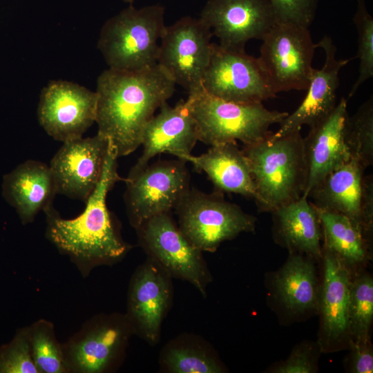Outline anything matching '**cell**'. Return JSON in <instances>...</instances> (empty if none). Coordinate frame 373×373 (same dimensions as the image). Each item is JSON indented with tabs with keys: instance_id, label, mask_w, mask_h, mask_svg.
<instances>
[{
	"instance_id": "1",
	"label": "cell",
	"mask_w": 373,
	"mask_h": 373,
	"mask_svg": "<svg viewBox=\"0 0 373 373\" xmlns=\"http://www.w3.org/2000/svg\"><path fill=\"white\" fill-rule=\"evenodd\" d=\"M175 83L157 64L137 71L109 68L97 80L95 122L117 157L141 145L144 128L155 111L171 97Z\"/></svg>"
},
{
	"instance_id": "2",
	"label": "cell",
	"mask_w": 373,
	"mask_h": 373,
	"mask_svg": "<svg viewBox=\"0 0 373 373\" xmlns=\"http://www.w3.org/2000/svg\"><path fill=\"white\" fill-rule=\"evenodd\" d=\"M117 157L110 143L100 180L78 216L62 218L52 206L44 211L46 238L69 257L84 277L96 267L120 262L132 248L122 238L106 206L108 191L122 180Z\"/></svg>"
},
{
	"instance_id": "3",
	"label": "cell",
	"mask_w": 373,
	"mask_h": 373,
	"mask_svg": "<svg viewBox=\"0 0 373 373\" xmlns=\"http://www.w3.org/2000/svg\"><path fill=\"white\" fill-rule=\"evenodd\" d=\"M273 133L242 149L255 184L258 209L271 213L303 195L308 173L300 129L278 137Z\"/></svg>"
},
{
	"instance_id": "4",
	"label": "cell",
	"mask_w": 373,
	"mask_h": 373,
	"mask_svg": "<svg viewBox=\"0 0 373 373\" xmlns=\"http://www.w3.org/2000/svg\"><path fill=\"white\" fill-rule=\"evenodd\" d=\"M188 93L185 102L195 122L198 141L210 146L237 141L244 145L256 143L270 135V126L289 114L270 111L262 103L224 100L208 94L202 85Z\"/></svg>"
},
{
	"instance_id": "5",
	"label": "cell",
	"mask_w": 373,
	"mask_h": 373,
	"mask_svg": "<svg viewBox=\"0 0 373 373\" xmlns=\"http://www.w3.org/2000/svg\"><path fill=\"white\" fill-rule=\"evenodd\" d=\"M163 6L131 4L103 25L97 43L109 68L137 71L157 64L165 28Z\"/></svg>"
},
{
	"instance_id": "6",
	"label": "cell",
	"mask_w": 373,
	"mask_h": 373,
	"mask_svg": "<svg viewBox=\"0 0 373 373\" xmlns=\"http://www.w3.org/2000/svg\"><path fill=\"white\" fill-rule=\"evenodd\" d=\"M133 329L125 314H99L62 343L68 373H111L122 365Z\"/></svg>"
},
{
	"instance_id": "7",
	"label": "cell",
	"mask_w": 373,
	"mask_h": 373,
	"mask_svg": "<svg viewBox=\"0 0 373 373\" xmlns=\"http://www.w3.org/2000/svg\"><path fill=\"white\" fill-rule=\"evenodd\" d=\"M182 232L201 251L214 252L222 242L242 232H254L256 218L222 194L189 189L175 209Z\"/></svg>"
},
{
	"instance_id": "8",
	"label": "cell",
	"mask_w": 373,
	"mask_h": 373,
	"mask_svg": "<svg viewBox=\"0 0 373 373\" xmlns=\"http://www.w3.org/2000/svg\"><path fill=\"white\" fill-rule=\"evenodd\" d=\"M147 257L172 278L193 285L205 297L212 276L202 251L187 239L171 213L153 216L135 229Z\"/></svg>"
},
{
	"instance_id": "9",
	"label": "cell",
	"mask_w": 373,
	"mask_h": 373,
	"mask_svg": "<svg viewBox=\"0 0 373 373\" xmlns=\"http://www.w3.org/2000/svg\"><path fill=\"white\" fill-rule=\"evenodd\" d=\"M262 40L258 59L273 92L307 90L317 48L309 28L277 21Z\"/></svg>"
},
{
	"instance_id": "10",
	"label": "cell",
	"mask_w": 373,
	"mask_h": 373,
	"mask_svg": "<svg viewBox=\"0 0 373 373\" xmlns=\"http://www.w3.org/2000/svg\"><path fill=\"white\" fill-rule=\"evenodd\" d=\"M185 162L180 159L157 161L129 173L124 198L133 227L177 207L190 189Z\"/></svg>"
},
{
	"instance_id": "11",
	"label": "cell",
	"mask_w": 373,
	"mask_h": 373,
	"mask_svg": "<svg viewBox=\"0 0 373 373\" xmlns=\"http://www.w3.org/2000/svg\"><path fill=\"white\" fill-rule=\"evenodd\" d=\"M201 85L208 94L237 103H262L276 97L258 58L215 43Z\"/></svg>"
},
{
	"instance_id": "12",
	"label": "cell",
	"mask_w": 373,
	"mask_h": 373,
	"mask_svg": "<svg viewBox=\"0 0 373 373\" xmlns=\"http://www.w3.org/2000/svg\"><path fill=\"white\" fill-rule=\"evenodd\" d=\"M213 33L200 18L184 17L166 26L157 64L188 92L201 86L211 53Z\"/></svg>"
},
{
	"instance_id": "13",
	"label": "cell",
	"mask_w": 373,
	"mask_h": 373,
	"mask_svg": "<svg viewBox=\"0 0 373 373\" xmlns=\"http://www.w3.org/2000/svg\"><path fill=\"white\" fill-rule=\"evenodd\" d=\"M173 296L172 278L147 257L135 270L128 285L125 314L134 334L149 345H156Z\"/></svg>"
},
{
	"instance_id": "14",
	"label": "cell",
	"mask_w": 373,
	"mask_h": 373,
	"mask_svg": "<svg viewBox=\"0 0 373 373\" xmlns=\"http://www.w3.org/2000/svg\"><path fill=\"white\" fill-rule=\"evenodd\" d=\"M97 94L76 83L51 81L43 88L38 105L40 125L62 142L82 137L96 119Z\"/></svg>"
},
{
	"instance_id": "15",
	"label": "cell",
	"mask_w": 373,
	"mask_h": 373,
	"mask_svg": "<svg viewBox=\"0 0 373 373\" xmlns=\"http://www.w3.org/2000/svg\"><path fill=\"white\" fill-rule=\"evenodd\" d=\"M109 144L99 133L64 142L50 164L57 193L86 202L100 180Z\"/></svg>"
},
{
	"instance_id": "16",
	"label": "cell",
	"mask_w": 373,
	"mask_h": 373,
	"mask_svg": "<svg viewBox=\"0 0 373 373\" xmlns=\"http://www.w3.org/2000/svg\"><path fill=\"white\" fill-rule=\"evenodd\" d=\"M220 45L245 50L251 39H262L278 21L268 0H209L200 14Z\"/></svg>"
},
{
	"instance_id": "17",
	"label": "cell",
	"mask_w": 373,
	"mask_h": 373,
	"mask_svg": "<svg viewBox=\"0 0 373 373\" xmlns=\"http://www.w3.org/2000/svg\"><path fill=\"white\" fill-rule=\"evenodd\" d=\"M316 46L324 50V64L320 69L313 68L303 101L279 124L278 130L272 134L274 137L301 129L303 125L310 128L316 125L327 117L336 105L339 73L352 59H337L336 48L328 36H325Z\"/></svg>"
},
{
	"instance_id": "18",
	"label": "cell",
	"mask_w": 373,
	"mask_h": 373,
	"mask_svg": "<svg viewBox=\"0 0 373 373\" xmlns=\"http://www.w3.org/2000/svg\"><path fill=\"white\" fill-rule=\"evenodd\" d=\"M323 278L319 291L321 350H332L349 341L348 312L352 278L348 265L338 256L322 248Z\"/></svg>"
},
{
	"instance_id": "19",
	"label": "cell",
	"mask_w": 373,
	"mask_h": 373,
	"mask_svg": "<svg viewBox=\"0 0 373 373\" xmlns=\"http://www.w3.org/2000/svg\"><path fill=\"white\" fill-rule=\"evenodd\" d=\"M146 124L141 139L143 152L130 172L138 171L155 155L167 153L182 160L198 141L195 122L184 100L175 106L166 102Z\"/></svg>"
},
{
	"instance_id": "20",
	"label": "cell",
	"mask_w": 373,
	"mask_h": 373,
	"mask_svg": "<svg viewBox=\"0 0 373 373\" xmlns=\"http://www.w3.org/2000/svg\"><path fill=\"white\" fill-rule=\"evenodd\" d=\"M347 108V100L342 97L331 113L311 127L304 138L308 172L304 196L308 197L328 174L352 158L344 138L345 125L349 116Z\"/></svg>"
},
{
	"instance_id": "21",
	"label": "cell",
	"mask_w": 373,
	"mask_h": 373,
	"mask_svg": "<svg viewBox=\"0 0 373 373\" xmlns=\"http://www.w3.org/2000/svg\"><path fill=\"white\" fill-rule=\"evenodd\" d=\"M2 193L16 210L23 224L32 222L41 211L52 206L57 193L50 166L27 160L3 177Z\"/></svg>"
},
{
	"instance_id": "22",
	"label": "cell",
	"mask_w": 373,
	"mask_h": 373,
	"mask_svg": "<svg viewBox=\"0 0 373 373\" xmlns=\"http://www.w3.org/2000/svg\"><path fill=\"white\" fill-rule=\"evenodd\" d=\"M276 242L291 252L322 258V228L317 208L308 197L283 205L271 212Z\"/></svg>"
},
{
	"instance_id": "23",
	"label": "cell",
	"mask_w": 373,
	"mask_h": 373,
	"mask_svg": "<svg viewBox=\"0 0 373 373\" xmlns=\"http://www.w3.org/2000/svg\"><path fill=\"white\" fill-rule=\"evenodd\" d=\"M182 160L204 172L220 192L234 193L255 200L256 191L247 160L237 142L211 146L198 156L189 155Z\"/></svg>"
},
{
	"instance_id": "24",
	"label": "cell",
	"mask_w": 373,
	"mask_h": 373,
	"mask_svg": "<svg viewBox=\"0 0 373 373\" xmlns=\"http://www.w3.org/2000/svg\"><path fill=\"white\" fill-rule=\"evenodd\" d=\"M365 170L357 160L351 158L328 174L311 191L308 198L317 208L345 215L358 225Z\"/></svg>"
},
{
	"instance_id": "25",
	"label": "cell",
	"mask_w": 373,
	"mask_h": 373,
	"mask_svg": "<svg viewBox=\"0 0 373 373\" xmlns=\"http://www.w3.org/2000/svg\"><path fill=\"white\" fill-rule=\"evenodd\" d=\"M313 258L291 252L274 279L279 301L291 313L300 314L318 307V281Z\"/></svg>"
},
{
	"instance_id": "26",
	"label": "cell",
	"mask_w": 373,
	"mask_h": 373,
	"mask_svg": "<svg viewBox=\"0 0 373 373\" xmlns=\"http://www.w3.org/2000/svg\"><path fill=\"white\" fill-rule=\"evenodd\" d=\"M160 370L168 373H222L226 372L213 349L204 339L182 334L164 346L159 356Z\"/></svg>"
},
{
	"instance_id": "27",
	"label": "cell",
	"mask_w": 373,
	"mask_h": 373,
	"mask_svg": "<svg viewBox=\"0 0 373 373\" xmlns=\"http://www.w3.org/2000/svg\"><path fill=\"white\" fill-rule=\"evenodd\" d=\"M317 210L324 240L323 247L338 256L347 265L364 262L370 245L358 225L341 213L318 208Z\"/></svg>"
},
{
	"instance_id": "28",
	"label": "cell",
	"mask_w": 373,
	"mask_h": 373,
	"mask_svg": "<svg viewBox=\"0 0 373 373\" xmlns=\"http://www.w3.org/2000/svg\"><path fill=\"white\" fill-rule=\"evenodd\" d=\"M32 359L39 373H68L62 343L57 339L52 322L39 319L28 326Z\"/></svg>"
},
{
	"instance_id": "29",
	"label": "cell",
	"mask_w": 373,
	"mask_h": 373,
	"mask_svg": "<svg viewBox=\"0 0 373 373\" xmlns=\"http://www.w3.org/2000/svg\"><path fill=\"white\" fill-rule=\"evenodd\" d=\"M345 144L351 157L365 169L373 163V98L371 96L352 116L344 128Z\"/></svg>"
},
{
	"instance_id": "30",
	"label": "cell",
	"mask_w": 373,
	"mask_h": 373,
	"mask_svg": "<svg viewBox=\"0 0 373 373\" xmlns=\"http://www.w3.org/2000/svg\"><path fill=\"white\" fill-rule=\"evenodd\" d=\"M373 318V280L367 274L352 281L348 312L349 341L367 342Z\"/></svg>"
},
{
	"instance_id": "31",
	"label": "cell",
	"mask_w": 373,
	"mask_h": 373,
	"mask_svg": "<svg viewBox=\"0 0 373 373\" xmlns=\"http://www.w3.org/2000/svg\"><path fill=\"white\" fill-rule=\"evenodd\" d=\"M358 34L359 60L358 76L349 93L352 97L358 88L373 76V18L364 0H357V8L353 19Z\"/></svg>"
},
{
	"instance_id": "32",
	"label": "cell",
	"mask_w": 373,
	"mask_h": 373,
	"mask_svg": "<svg viewBox=\"0 0 373 373\" xmlns=\"http://www.w3.org/2000/svg\"><path fill=\"white\" fill-rule=\"evenodd\" d=\"M0 373H39L32 356L28 326L19 328L9 343L0 345Z\"/></svg>"
},
{
	"instance_id": "33",
	"label": "cell",
	"mask_w": 373,
	"mask_h": 373,
	"mask_svg": "<svg viewBox=\"0 0 373 373\" xmlns=\"http://www.w3.org/2000/svg\"><path fill=\"white\" fill-rule=\"evenodd\" d=\"M278 21L309 28L314 19L318 0H268Z\"/></svg>"
},
{
	"instance_id": "34",
	"label": "cell",
	"mask_w": 373,
	"mask_h": 373,
	"mask_svg": "<svg viewBox=\"0 0 373 373\" xmlns=\"http://www.w3.org/2000/svg\"><path fill=\"white\" fill-rule=\"evenodd\" d=\"M320 347V346H318ZM317 347L312 343H303L296 347L287 359L274 369L276 373H312L316 371Z\"/></svg>"
},
{
	"instance_id": "35",
	"label": "cell",
	"mask_w": 373,
	"mask_h": 373,
	"mask_svg": "<svg viewBox=\"0 0 373 373\" xmlns=\"http://www.w3.org/2000/svg\"><path fill=\"white\" fill-rule=\"evenodd\" d=\"M373 222V177L365 175L363 194L361 205L358 225L361 232L370 245Z\"/></svg>"
},
{
	"instance_id": "36",
	"label": "cell",
	"mask_w": 373,
	"mask_h": 373,
	"mask_svg": "<svg viewBox=\"0 0 373 373\" xmlns=\"http://www.w3.org/2000/svg\"><path fill=\"white\" fill-rule=\"evenodd\" d=\"M351 347V372L372 373L373 352L370 341L354 342L349 341Z\"/></svg>"
},
{
	"instance_id": "37",
	"label": "cell",
	"mask_w": 373,
	"mask_h": 373,
	"mask_svg": "<svg viewBox=\"0 0 373 373\" xmlns=\"http://www.w3.org/2000/svg\"><path fill=\"white\" fill-rule=\"evenodd\" d=\"M126 3H128L130 4H132L135 0H123Z\"/></svg>"
}]
</instances>
